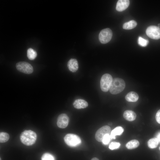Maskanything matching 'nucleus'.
<instances>
[{"label": "nucleus", "instance_id": "f257e3e1", "mask_svg": "<svg viewBox=\"0 0 160 160\" xmlns=\"http://www.w3.org/2000/svg\"><path fill=\"white\" fill-rule=\"evenodd\" d=\"M22 143L28 146L33 144L36 140L37 135L34 131L31 130H26L23 132L20 137Z\"/></svg>", "mask_w": 160, "mask_h": 160}, {"label": "nucleus", "instance_id": "f03ea898", "mask_svg": "<svg viewBox=\"0 0 160 160\" xmlns=\"http://www.w3.org/2000/svg\"><path fill=\"white\" fill-rule=\"evenodd\" d=\"M125 87V83L122 79L115 78L113 79L109 91L112 94L116 95L122 92Z\"/></svg>", "mask_w": 160, "mask_h": 160}, {"label": "nucleus", "instance_id": "7ed1b4c3", "mask_svg": "<svg viewBox=\"0 0 160 160\" xmlns=\"http://www.w3.org/2000/svg\"><path fill=\"white\" fill-rule=\"evenodd\" d=\"M113 78L108 73L103 74L102 76L100 81V87L102 91L107 92L109 90Z\"/></svg>", "mask_w": 160, "mask_h": 160}, {"label": "nucleus", "instance_id": "20e7f679", "mask_svg": "<svg viewBox=\"0 0 160 160\" xmlns=\"http://www.w3.org/2000/svg\"><path fill=\"white\" fill-rule=\"evenodd\" d=\"M65 143L70 146L74 147L79 145L81 141L80 137L76 135L68 134L64 138Z\"/></svg>", "mask_w": 160, "mask_h": 160}, {"label": "nucleus", "instance_id": "39448f33", "mask_svg": "<svg viewBox=\"0 0 160 160\" xmlns=\"http://www.w3.org/2000/svg\"><path fill=\"white\" fill-rule=\"evenodd\" d=\"M113 35L111 30L109 28L102 30L99 35V39L102 44H105L108 42L111 39Z\"/></svg>", "mask_w": 160, "mask_h": 160}, {"label": "nucleus", "instance_id": "423d86ee", "mask_svg": "<svg viewBox=\"0 0 160 160\" xmlns=\"http://www.w3.org/2000/svg\"><path fill=\"white\" fill-rule=\"evenodd\" d=\"M16 67L18 71L25 73L29 74L33 71V68L31 65L25 62L17 63Z\"/></svg>", "mask_w": 160, "mask_h": 160}, {"label": "nucleus", "instance_id": "0eeeda50", "mask_svg": "<svg viewBox=\"0 0 160 160\" xmlns=\"http://www.w3.org/2000/svg\"><path fill=\"white\" fill-rule=\"evenodd\" d=\"M147 36L150 38L154 39H160V28L155 25L148 27L146 31Z\"/></svg>", "mask_w": 160, "mask_h": 160}, {"label": "nucleus", "instance_id": "6e6552de", "mask_svg": "<svg viewBox=\"0 0 160 160\" xmlns=\"http://www.w3.org/2000/svg\"><path fill=\"white\" fill-rule=\"evenodd\" d=\"M111 132V128L109 126L107 125L104 126L97 131L95 134V138L98 141L102 142L104 135L107 134H110Z\"/></svg>", "mask_w": 160, "mask_h": 160}, {"label": "nucleus", "instance_id": "1a4fd4ad", "mask_svg": "<svg viewBox=\"0 0 160 160\" xmlns=\"http://www.w3.org/2000/svg\"><path fill=\"white\" fill-rule=\"evenodd\" d=\"M69 121V118L68 116L65 113H62L58 117L57 125L60 128H65L67 126Z\"/></svg>", "mask_w": 160, "mask_h": 160}, {"label": "nucleus", "instance_id": "9d476101", "mask_svg": "<svg viewBox=\"0 0 160 160\" xmlns=\"http://www.w3.org/2000/svg\"><path fill=\"white\" fill-rule=\"evenodd\" d=\"M129 3L128 0H119L116 4V9L119 12L123 11L128 8Z\"/></svg>", "mask_w": 160, "mask_h": 160}, {"label": "nucleus", "instance_id": "9b49d317", "mask_svg": "<svg viewBox=\"0 0 160 160\" xmlns=\"http://www.w3.org/2000/svg\"><path fill=\"white\" fill-rule=\"evenodd\" d=\"M67 66L68 69L72 72H76L78 68L77 60L75 59L71 58L68 62Z\"/></svg>", "mask_w": 160, "mask_h": 160}, {"label": "nucleus", "instance_id": "f8f14e48", "mask_svg": "<svg viewBox=\"0 0 160 160\" xmlns=\"http://www.w3.org/2000/svg\"><path fill=\"white\" fill-rule=\"evenodd\" d=\"M73 105L76 108L80 109L87 107L88 106V103L86 101L83 99H78L74 101Z\"/></svg>", "mask_w": 160, "mask_h": 160}, {"label": "nucleus", "instance_id": "ddd939ff", "mask_svg": "<svg viewBox=\"0 0 160 160\" xmlns=\"http://www.w3.org/2000/svg\"><path fill=\"white\" fill-rule=\"evenodd\" d=\"M123 116L125 119L130 121L134 120L136 117L135 113L133 111L130 110H127L124 111Z\"/></svg>", "mask_w": 160, "mask_h": 160}, {"label": "nucleus", "instance_id": "4468645a", "mask_svg": "<svg viewBox=\"0 0 160 160\" xmlns=\"http://www.w3.org/2000/svg\"><path fill=\"white\" fill-rule=\"evenodd\" d=\"M126 100L129 102H135L139 99V96L136 92L131 91L128 93L125 97Z\"/></svg>", "mask_w": 160, "mask_h": 160}, {"label": "nucleus", "instance_id": "2eb2a0df", "mask_svg": "<svg viewBox=\"0 0 160 160\" xmlns=\"http://www.w3.org/2000/svg\"><path fill=\"white\" fill-rule=\"evenodd\" d=\"M123 128L121 126H118L113 129L111 133V139H115V136L121 135L124 131Z\"/></svg>", "mask_w": 160, "mask_h": 160}, {"label": "nucleus", "instance_id": "dca6fc26", "mask_svg": "<svg viewBox=\"0 0 160 160\" xmlns=\"http://www.w3.org/2000/svg\"><path fill=\"white\" fill-rule=\"evenodd\" d=\"M137 25V23L134 20H131L124 24L123 26V29L130 30L135 28Z\"/></svg>", "mask_w": 160, "mask_h": 160}, {"label": "nucleus", "instance_id": "f3484780", "mask_svg": "<svg viewBox=\"0 0 160 160\" xmlns=\"http://www.w3.org/2000/svg\"><path fill=\"white\" fill-rule=\"evenodd\" d=\"M139 145V143L138 140H132L126 144L127 148L128 149H132L137 148Z\"/></svg>", "mask_w": 160, "mask_h": 160}, {"label": "nucleus", "instance_id": "a211bd4d", "mask_svg": "<svg viewBox=\"0 0 160 160\" xmlns=\"http://www.w3.org/2000/svg\"><path fill=\"white\" fill-rule=\"evenodd\" d=\"M159 141L156 137L150 139L148 142V145L151 148H154L157 147Z\"/></svg>", "mask_w": 160, "mask_h": 160}, {"label": "nucleus", "instance_id": "6ab92c4d", "mask_svg": "<svg viewBox=\"0 0 160 160\" xmlns=\"http://www.w3.org/2000/svg\"><path fill=\"white\" fill-rule=\"evenodd\" d=\"M37 55V52L35 50L31 48H29L27 51V56L31 60L35 59Z\"/></svg>", "mask_w": 160, "mask_h": 160}, {"label": "nucleus", "instance_id": "aec40b11", "mask_svg": "<svg viewBox=\"0 0 160 160\" xmlns=\"http://www.w3.org/2000/svg\"><path fill=\"white\" fill-rule=\"evenodd\" d=\"M9 135L5 132H1L0 133V142L4 143L7 142L9 139Z\"/></svg>", "mask_w": 160, "mask_h": 160}, {"label": "nucleus", "instance_id": "412c9836", "mask_svg": "<svg viewBox=\"0 0 160 160\" xmlns=\"http://www.w3.org/2000/svg\"><path fill=\"white\" fill-rule=\"evenodd\" d=\"M137 41L138 44L143 47H146L149 43L148 40L144 39L140 36L138 37Z\"/></svg>", "mask_w": 160, "mask_h": 160}, {"label": "nucleus", "instance_id": "4be33fe9", "mask_svg": "<svg viewBox=\"0 0 160 160\" xmlns=\"http://www.w3.org/2000/svg\"><path fill=\"white\" fill-rule=\"evenodd\" d=\"M41 160H55L54 157L49 153H44L41 157Z\"/></svg>", "mask_w": 160, "mask_h": 160}, {"label": "nucleus", "instance_id": "5701e85b", "mask_svg": "<svg viewBox=\"0 0 160 160\" xmlns=\"http://www.w3.org/2000/svg\"><path fill=\"white\" fill-rule=\"evenodd\" d=\"M120 146V144L119 142H112L110 144L109 146V148L113 150L118 148Z\"/></svg>", "mask_w": 160, "mask_h": 160}, {"label": "nucleus", "instance_id": "b1692460", "mask_svg": "<svg viewBox=\"0 0 160 160\" xmlns=\"http://www.w3.org/2000/svg\"><path fill=\"white\" fill-rule=\"evenodd\" d=\"M111 139L110 135L107 134L104 136L102 142L103 144L107 145L109 143Z\"/></svg>", "mask_w": 160, "mask_h": 160}, {"label": "nucleus", "instance_id": "393cba45", "mask_svg": "<svg viewBox=\"0 0 160 160\" xmlns=\"http://www.w3.org/2000/svg\"><path fill=\"white\" fill-rule=\"evenodd\" d=\"M156 121L160 124V109L158 110L156 113Z\"/></svg>", "mask_w": 160, "mask_h": 160}, {"label": "nucleus", "instance_id": "a878e982", "mask_svg": "<svg viewBox=\"0 0 160 160\" xmlns=\"http://www.w3.org/2000/svg\"><path fill=\"white\" fill-rule=\"evenodd\" d=\"M156 137L158 140L159 142H160V132H159L156 136Z\"/></svg>", "mask_w": 160, "mask_h": 160}, {"label": "nucleus", "instance_id": "bb28decb", "mask_svg": "<svg viewBox=\"0 0 160 160\" xmlns=\"http://www.w3.org/2000/svg\"><path fill=\"white\" fill-rule=\"evenodd\" d=\"M91 160H99L97 158H92Z\"/></svg>", "mask_w": 160, "mask_h": 160}, {"label": "nucleus", "instance_id": "cd10ccee", "mask_svg": "<svg viewBox=\"0 0 160 160\" xmlns=\"http://www.w3.org/2000/svg\"><path fill=\"white\" fill-rule=\"evenodd\" d=\"M158 26L159 28H160V23H159L158 24Z\"/></svg>", "mask_w": 160, "mask_h": 160}, {"label": "nucleus", "instance_id": "c85d7f7f", "mask_svg": "<svg viewBox=\"0 0 160 160\" xmlns=\"http://www.w3.org/2000/svg\"><path fill=\"white\" fill-rule=\"evenodd\" d=\"M0 160H1V158H0Z\"/></svg>", "mask_w": 160, "mask_h": 160}, {"label": "nucleus", "instance_id": "c756f323", "mask_svg": "<svg viewBox=\"0 0 160 160\" xmlns=\"http://www.w3.org/2000/svg\"><path fill=\"white\" fill-rule=\"evenodd\" d=\"M159 148H160V147Z\"/></svg>", "mask_w": 160, "mask_h": 160}]
</instances>
